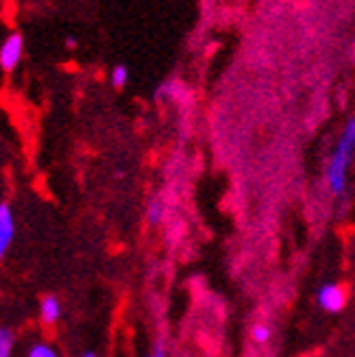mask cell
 <instances>
[{"label":"cell","instance_id":"obj_12","mask_svg":"<svg viewBox=\"0 0 355 357\" xmlns=\"http://www.w3.org/2000/svg\"><path fill=\"white\" fill-rule=\"evenodd\" d=\"M149 357H166V353H164V347H159V344H157L155 353H153V355H149Z\"/></svg>","mask_w":355,"mask_h":357},{"label":"cell","instance_id":"obj_2","mask_svg":"<svg viewBox=\"0 0 355 357\" xmlns=\"http://www.w3.org/2000/svg\"><path fill=\"white\" fill-rule=\"evenodd\" d=\"M24 52V40L20 33H11L9 38L0 46V68L3 70H13L22 59Z\"/></svg>","mask_w":355,"mask_h":357},{"label":"cell","instance_id":"obj_13","mask_svg":"<svg viewBox=\"0 0 355 357\" xmlns=\"http://www.w3.org/2000/svg\"><path fill=\"white\" fill-rule=\"evenodd\" d=\"M66 46H68V48H75V46H77V40H75V38H68V40H66Z\"/></svg>","mask_w":355,"mask_h":357},{"label":"cell","instance_id":"obj_14","mask_svg":"<svg viewBox=\"0 0 355 357\" xmlns=\"http://www.w3.org/2000/svg\"><path fill=\"white\" fill-rule=\"evenodd\" d=\"M81 357H96V355H94V353H83Z\"/></svg>","mask_w":355,"mask_h":357},{"label":"cell","instance_id":"obj_10","mask_svg":"<svg viewBox=\"0 0 355 357\" xmlns=\"http://www.w3.org/2000/svg\"><path fill=\"white\" fill-rule=\"evenodd\" d=\"M176 89H179V85H176L174 81H166L157 87V98H170L176 94Z\"/></svg>","mask_w":355,"mask_h":357},{"label":"cell","instance_id":"obj_7","mask_svg":"<svg viewBox=\"0 0 355 357\" xmlns=\"http://www.w3.org/2000/svg\"><path fill=\"white\" fill-rule=\"evenodd\" d=\"M164 216H166V205H164V201H159V199L151 201V205H149V220L153 225H159V222L164 220Z\"/></svg>","mask_w":355,"mask_h":357},{"label":"cell","instance_id":"obj_5","mask_svg":"<svg viewBox=\"0 0 355 357\" xmlns=\"http://www.w3.org/2000/svg\"><path fill=\"white\" fill-rule=\"evenodd\" d=\"M40 314H42V320L46 325H52L57 323L59 316H61V303L57 296H44L42 298V305H40Z\"/></svg>","mask_w":355,"mask_h":357},{"label":"cell","instance_id":"obj_8","mask_svg":"<svg viewBox=\"0 0 355 357\" xmlns=\"http://www.w3.org/2000/svg\"><path fill=\"white\" fill-rule=\"evenodd\" d=\"M127 81H129V70H127V66H116L112 70V85L114 87H124V85H127Z\"/></svg>","mask_w":355,"mask_h":357},{"label":"cell","instance_id":"obj_3","mask_svg":"<svg viewBox=\"0 0 355 357\" xmlns=\"http://www.w3.org/2000/svg\"><path fill=\"white\" fill-rule=\"evenodd\" d=\"M318 305L325 312H340L347 305V290L340 283H325L321 290H318Z\"/></svg>","mask_w":355,"mask_h":357},{"label":"cell","instance_id":"obj_11","mask_svg":"<svg viewBox=\"0 0 355 357\" xmlns=\"http://www.w3.org/2000/svg\"><path fill=\"white\" fill-rule=\"evenodd\" d=\"M251 335H253L255 342H266L271 337V329L266 327V325H255L253 331H251Z\"/></svg>","mask_w":355,"mask_h":357},{"label":"cell","instance_id":"obj_9","mask_svg":"<svg viewBox=\"0 0 355 357\" xmlns=\"http://www.w3.org/2000/svg\"><path fill=\"white\" fill-rule=\"evenodd\" d=\"M27 357H57V351L52 349L50 344L40 342V344L31 347V351H29V355H27Z\"/></svg>","mask_w":355,"mask_h":357},{"label":"cell","instance_id":"obj_6","mask_svg":"<svg viewBox=\"0 0 355 357\" xmlns=\"http://www.w3.org/2000/svg\"><path fill=\"white\" fill-rule=\"evenodd\" d=\"M15 347V333L9 327H0V357H11Z\"/></svg>","mask_w":355,"mask_h":357},{"label":"cell","instance_id":"obj_4","mask_svg":"<svg viewBox=\"0 0 355 357\" xmlns=\"http://www.w3.org/2000/svg\"><path fill=\"white\" fill-rule=\"evenodd\" d=\"M15 236V220H13V211L7 203L0 205V261L7 255L9 246Z\"/></svg>","mask_w":355,"mask_h":357},{"label":"cell","instance_id":"obj_1","mask_svg":"<svg viewBox=\"0 0 355 357\" xmlns=\"http://www.w3.org/2000/svg\"><path fill=\"white\" fill-rule=\"evenodd\" d=\"M353 149H355V122L349 120L338 139V146H335L327 164V185L335 196H342L347 192V172L353 157Z\"/></svg>","mask_w":355,"mask_h":357}]
</instances>
